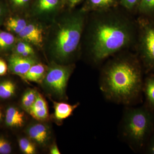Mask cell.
<instances>
[{
	"mask_svg": "<svg viewBox=\"0 0 154 154\" xmlns=\"http://www.w3.org/2000/svg\"><path fill=\"white\" fill-rule=\"evenodd\" d=\"M89 33V48L96 63L104 60L131 45L134 29L124 14L110 10L95 11Z\"/></svg>",
	"mask_w": 154,
	"mask_h": 154,
	"instance_id": "6da1fadb",
	"label": "cell"
},
{
	"mask_svg": "<svg viewBox=\"0 0 154 154\" xmlns=\"http://www.w3.org/2000/svg\"><path fill=\"white\" fill-rule=\"evenodd\" d=\"M140 69L131 56L111 61L102 71L100 88L105 98L122 105H131L142 89Z\"/></svg>",
	"mask_w": 154,
	"mask_h": 154,
	"instance_id": "7a4b0ae2",
	"label": "cell"
},
{
	"mask_svg": "<svg viewBox=\"0 0 154 154\" xmlns=\"http://www.w3.org/2000/svg\"><path fill=\"white\" fill-rule=\"evenodd\" d=\"M83 12L72 14L62 23L54 41L53 51L58 59H68L79 46L84 29Z\"/></svg>",
	"mask_w": 154,
	"mask_h": 154,
	"instance_id": "3957f363",
	"label": "cell"
},
{
	"mask_svg": "<svg viewBox=\"0 0 154 154\" xmlns=\"http://www.w3.org/2000/svg\"><path fill=\"white\" fill-rule=\"evenodd\" d=\"M152 117L143 108H129L125 111L122 123L123 137L131 145L141 147L150 132Z\"/></svg>",
	"mask_w": 154,
	"mask_h": 154,
	"instance_id": "277c9868",
	"label": "cell"
},
{
	"mask_svg": "<svg viewBox=\"0 0 154 154\" xmlns=\"http://www.w3.org/2000/svg\"><path fill=\"white\" fill-rule=\"evenodd\" d=\"M71 72L72 69L69 67L52 66L45 77V85L57 96L64 97Z\"/></svg>",
	"mask_w": 154,
	"mask_h": 154,
	"instance_id": "5b68a950",
	"label": "cell"
},
{
	"mask_svg": "<svg viewBox=\"0 0 154 154\" xmlns=\"http://www.w3.org/2000/svg\"><path fill=\"white\" fill-rule=\"evenodd\" d=\"M9 63V69L12 73L23 78L31 67L36 63L30 57L14 54L10 57Z\"/></svg>",
	"mask_w": 154,
	"mask_h": 154,
	"instance_id": "8992f818",
	"label": "cell"
},
{
	"mask_svg": "<svg viewBox=\"0 0 154 154\" xmlns=\"http://www.w3.org/2000/svg\"><path fill=\"white\" fill-rule=\"evenodd\" d=\"M144 32L142 38L144 55L148 63L154 68V28H146Z\"/></svg>",
	"mask_w": 154,
	"mask_h": 154,
	"instance_id": "52a82bcc",
	"label": "cell"
},
{
	"mask_svg": "<svg viewBox=\"0 0 154 154\" xmlns=\"http://www.w3.org/2000/svg\"><path fill=\"white\" fill-rule=\"evenodd\" d=\"M18 35L23 40L35 45L41 46L43 42L42 30L34 24L26 25Z\"/></svg>",
	"mask_w": 154,
	"mask_h": 154,
	"instance_id": "ba28073f",
	"label": "cell"
},
{
	"mask_svg": "<svg viewBox=\"0 0 154 154\" xmlns=\"http://www.w3.org/2000/svg\"><path fill=\"white\" fill-rule=\"evenodd\" d=\"M28 113L33 118L38 121H44L48 118L49 113L47 102L39 93H38L36 101Z\"/></svg>",
	"mask_w": 154,
	"mask_h": 154,
	"instance_id": "9c48e42d",
	"label": "cell"
},
{
	"mask_svg": "<svg viewBox=\"0 0 154 154\" xmlns=\"http://www.w3.org/2000/svg\"><path fill=\"white\" fill-rule=\"evenodd\" d=\"M27 134L30 138L40 145L44 144L49 136L48 128L42 123H36L29 127Z\"/></svg>",
	"mask_w": 154,
	"mask_h": 154,
	"instance_id": "30bf717a",
	"label": "cell"
},
{
	"mask_svg": "<svg viewBox=\"0 0 154 154\" xmlns=\"http://www.w3.org/2000/svg\"><path fill=\"white\" fill-rule=\"evenodd\" d=\"M25 122L23 112L14 107H9L6 111L5 122L11 127H21Z\"/></svg>",
	"mask_w": 154,
	"mask_h": 154,
	"instance_id": "8fae6325",
	"label": "cell"
},
{
	"mask_svg": "<svg viewBox=\"0 0 154 154\" xmlns=\"http://www.w3.org/2000/svg\"><path fill=\"white\" fill-rule=\"evenodd\" d=\"M79 105V103L71 105L65 102H54L55 118L60 121L68 118Z\"/></svg>",
	"mask_w": 154,
	"mask_h": 154,
	"instance_id": "7c38bea8",
	"label": "cell"
},
{
	"mask_svg": "<svg viewBox=\"0 0 154 154\" xmlns=\"http://www.w3.org/2000/svg\"><path fill=\"white\" fill-rule=\"evenodd\" d=\"M45 66L43 64L35 63L31 67L23 78L29 82H40L45 77Z\"/></svg>",
	"mask_w": 154,
	"mask_h": 154,
	"instance_id": "4fadbf2b",
	"label": "cell"
},
{
	"mask_svg": "<svg viewBox=\"0 0 154 154\" xmlns=\"http://www.w3.org/2000/svg\"><path fill=\"white\" fill-rule=\"evenodd\" d=\"M27 25L25 20L17 17H11L5 23L6 27L8 30L18 34Z\"/></svg>",
	"mask_w": 154,
	"mask_h": 154,
	"instance_id": "5bb4252c",
	"label": "cell"
},
{
	"mask_svg": "<svg viewBox=\"0 0 154 154\" xmlns=\"http://www.w3.org/2000/svg\"><path fill=\"white\" fill-rule=\"evenodd\" d=\"M116 0H88L89 8L94 11L111 8L115 5Z\"/></svg>",
	"mask_w": 154,
	"mask_h": 154,
	"instance_id": "9a60e30c",
	"label": "cell"
},
{
	"mask_svg": "<svg viewBox=\"0 0 154 154\" xmlns=\"http://www.w3.org/2000/svg\"><path fill=\"white\" fill-rule=\"evenodd\" d=\"M38 92L34 90H29L26 91L22 96V105L24 110L29 112L30 108L36 101Z\"/></svg>",
	"mask_w": 154,
	"mask_h": 154,
	"instance_id": "2e32d148",
	"label": "cell"
},
{
	"mask_svg": "<svg viewBox=\"0 0 154 154\" xmlns=\"http://www.w3.org/2000/svg\"><path fill=\"white\" fill-rule=\"evenodd\" d=\"M16 86L13 82L9 80L0 83V98L7 99L14 95Z\"/></svg>",
	"mask_w": 154,
	"mask_h": 154,
	"instance_id": "e0dca14e",
	"label": "cell"
},
{
	"mask_svg": "<svg viewBox=\"0 0 154 154\" xmlns=\"http://www.w3.org/2000/svg\"><path fill=\"white\" fill-rule=\"evenodd\" d=\"M59 4V0H37L36 8L40 13H48L54 10Z\"/></svg>",
	"mask_w": 154,
	"mask_h": 154,
	"instance_id": "ac0fdd59",
	"label": "cell"
},
{
	"mask_svg": "<svg viewBox=\"0 0 154 154\" xmlns=\"http://www.w3.org/2000/svg\"><path fill=\"white\" fill-rule=\"evenodd\" d=\"M15 38L13 34L0 30V50H6L10 48L15 42Z\"/></svg>",
	"mask_w": 154,
	"mask_h": 154,
	"instance_id": "d6986e66",
	"label": "cell"
},
{
	"mask_svg": "<svg viewBox=\"0 0 154 154\" xmlns=\"http://www.w3.org/2000/svg\"><path fill=\"white\" fill-rule=\"evenodd\" d=\"M145 92L149 105L154 109V77L149 78L146 81Z\"/></svg>",
	"mask_w": 154,
	"mask_h": 154,
	"instance_id": "ffe728a7",
	"label": "cell"
},
{
	"mask_svg": "<svg viewBox=\"0 0 154 154\" xmlns=\"http://www.w3.org/2000/svg\"><path fill=\"white\" fill-rule=\"evenodd\" d=\"M19 144L20 149L25 154H33L36 152V147L34 144L26 138L20 139Z\"/></svg>",
	"mask_w": 154,
	"mask_h": 154,
	"instance_id": "44dd1931",
	"label": "cell"
},
{
	"mask_svg": "<svg viewBox=\"0 0 154 154\" xmlns=\"http://www.w3.org/2000/svg\"><path fill=\"white\" fill-rule=\"evenodd\" d=\"M16 51L19 55L24 57H29L34 53L33 48L28 43L22 42L17 44Z\"/></svg>",
	"mask_w": 154,
	"mask_h": 154,
	"instance_id": "7402d4cb",
	"label": "cell"
},
{
	"mask_svg": "<svg viewBox=\"0 0 154 154\" xmlns=\"http://www.w3.org/2000/svg\"><path fill=\"white\" fill-rule=\"evenodd\" d=\"M138 5L141 13L149 14L154 12V0H140Z\"/></svg>",
	"mask_w": 154,
	"mask_h": 154,
	"instance_id": "603a6c76",
	"label": "cell"
},
{
	"mask_svg": "<svg viewBox=\"0 0 154 154\" xmlns=\"http://www.w3.org/2000/svg\"><path fill=\"white\" fill-rule=\"evenodd\" d=\"M12 151L11 144L6 140L0 137V154H8Z\"/></svg>",
	"mask_w": 154,
	"mask_h": 154,
	"instance_id": "cb8c5ba5",
	"label": "cell"
},
{
	"mask_svg": "<svg viewBox=\"0 0 154 154\" xmlns=\"http://www.w3.org/2000/svg\"><path fill=\"white\" fill-rule=\"evenodd\" d=\"M140 0H120L122 5L126 10H131L138 5Z\"/></svg>",
	"mask_w": 154,
	"mask_h": 154,
	"instance_id": "d4e9b609",
	"label": "cell"
},
{
	"mask_svg": "<svg viewBox=\"0 0 154 154\" xmlns=\"http://www.w3.org/2000/svg\"><path fill=\"white\" fill-rule=\"evenodd\" d=\"M30 0H10L11 4L14 7L17 8H21L24 7L29 2Z\"/></svg>",
	"mask_w": 154,
	"mask_h": 154,
	"instance_id": "484cf974",
	"label": "cell"
},
{
	"mask_svg": "<svg viewBox=\"0 0 154 154\" xmlns=\"http://www.w3.org/2000/svg\"><path fill=\"white\" fill-rule=\"evenodd\" d=\"M8 70V66L5 62L0 59V76L6 75Z\"/></svg>",
	"mask_w": 154,
	"mask_h": 154,
	"instance_id": "4316f807",
	"label": "cell"
},
{
	"mask_svg": "<svg viewBox=\"0 0 154 154\" xmlns=\"http://www.w3.org/2000/svg\"><path fill=\"white\" fill-rule=\"evenodd\" d=\"M50 152L51 154H60V152L56 145H53L50 149Z\"/></svg>",
	"mask_w": 154,
	"mask_h": 154,
	"instance_id": "83f0119b",
	"label": "cell"
},
{
	"mask_svg": "<svg viewBox=\"0 0 154 154\" xmlns=\"http://www.w3.org/2000/svg\"><path fill=\"white\" fill-rule=\"evenodd\" d=\"M149 152L150 153L154 154V134L152 138L149 146Z\"/></svg>",
	"mask_w": 154,
	"mask_h": 154,
	"instance_id": "f1b7e54d",
	"label": "cell"
},
{
	"mask_svg": "<svg viewBox=\"0 0 154 154\" xmlns=\"http://www.w3.org/2000/svg\"><path fill=\"white\" fill-rule=\"evenodd\" d=\"M82 0H69L71 6L75 5L78 3L79 2Z\"/></svg>",
	"mask_w": 154,
	"mask_h": 154,
	"instance_id": "f546056e",
	"label": "cell"
},
{
	"mask_svg": "<svg viewBox=\"0 0 154 154\" xmlns=\"http://www.w3.org/2000/svg\"><path fill=\"white\" fill-rule=\"evenodd\" d=\"M4 7H3L2 4H1V3H0V19H1V17L2 16L3 13H4Z\"/></svg>",
	"mask_w": 154,
	"mask_h": 154,
	"instance_id": "4dcf8cb0",
	"label": "cell"
},
{
	"mask_svg": "<svg viewBox=\"0 0 154 154\" xmlns=\"http://www.w3.org/2000/svg\"><path fill=\"white\" fill-rule=\"evenodd\" d=\"M2 111H1V110H0V121H1V119H2Z\"/></svg>",
	"mask_w": 154,
	"mask_h": 154,
	"instance_id": "1f68e13d",
	"label": "cell"
}]
</instances>
